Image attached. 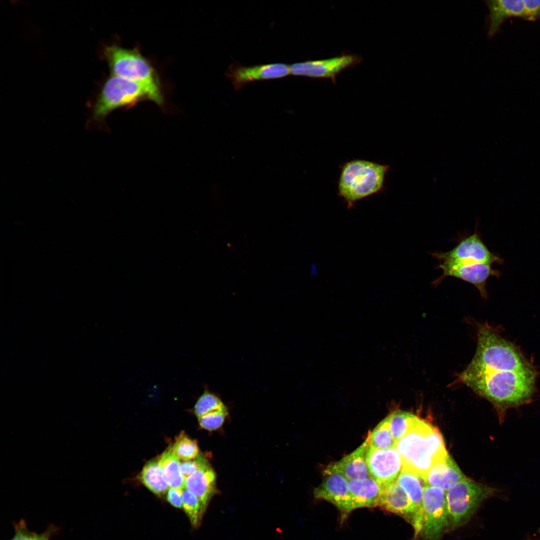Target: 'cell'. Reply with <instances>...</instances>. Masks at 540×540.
Wrapping results in <instances>:
<instances>
[{
    "label": "cell",
    "mask_w": 540,
    "mask_h": 540,
    "mask_svg": "<svg viewBox=\"0 0 540 540\" xmlns=\"http://www.w3.org/2000/svg\"><path fill=\"white\" fill-rule=\"evenodd\" d=\"M478 332L475 354L456 382L490 401L502 422L508 410L532 401L536 372L512 343L492 328L480 325Z\"/></svg>",
    "instance_id": "obj_1"
},
{
    "label": "cell",
    "mask_w": 540,
    "mask_h": 540,
    "mask_svg": "<svg viewBox=\"0 0 540 540\" xmlns=\"http://www.w3.org/2000/svg\"><path fill=\"white\" fill-rule=\"evenodd\" d=\"M395 448L402 458V468L422 478L436 462L448 454L439 430L418 418Z\"/></svg>",
    "instance_id": "obj_2"
},
{
    "label": "cell",
    "mask_w": 540,
    "mask_h": 540,
    "mask_svg": "<svg viewBox=\"0 0 540 540\" xmlns=\"http://www.w3.org/2000/svg\"><path fill=\"white\" fill-rule=\"evenodd\" d=\"M150 100L164 103L161 87L152 86L112 75L104 84L92 106L88 126H99L112 111Z\"/></svg>",
    "instance_id": "obj_3"
},
{
    "label": "cell",
    "mask_w": 540,
    "mask_h": 540,
    "mask_svg": "<svg viewBox=\"0 0 540 540\" xmlns=\"http://www.w3.org/2000/svg\"><path fill=\"white\" fill-rule=\"evenodd\" d=\"M390 167L376 162L356 159L341 167L338 192L348 208L360 200L384 190Z\"/></svg>",
    "instance_id": "obj_4"
},
{
    "label": "cell",
    "mask_w": 540,
    "mask_h": 540,
    "mask_svg": "<svg viewBox=\"0 0 540 540\" xmlns=\"http://www.w3.org/2000/svg\"><path fill=\"white\" fill-rule=\"evenodd\" d=\"M496 490L466 478L446 491L448 530L458 528L471 518L481 504Z\"/></svg>",
    "instance_id": "obj_5"
},
{
    "label": "cell",
    "mask_w": 540,
    "mask_h": 540,
    "mask_svg": "<svg viewBox=\"0 0 540 540\" xmlns=\"http://www.w3.org/2000/svg\"><path fill=\"white\" fill-rule=\"evenodd\" d=\"M102 53L112 75L160 87L154 68L136 48H128L112 44L105 46Z\"/></svg>",
    "instance_id": "obj_6"
},
{
    "label": "cell",
    "mask_w": 540,
    "mask_h": 540,
    "mask_svg": "<svg viewBox=\"0 0 540 540\" xmlns=\"http://www.w3.org/2000/svg\"><path fill=\"white\" fill-rule=\"evenodd\" d=\"M448 530L446 491L425 486L423 492V522L420 535L424 540H440Z\"/></svg>",
    "instance_id": "obj_7"
},
{
    "label": "cell",
    "mask_w": 540,
    "mask_h": 540,
    "mask_svg": "<svg viewBox=\"0 0 540 540\" xmlns=\"http://www.w3.org/2000/svg\"><path fill=\"white\" fill-rule=\"evenodd\" d=\"M491 265L470 260L440 261L436 268L442 269L443 273L432 282V285L436 286L446 276L456 278L474 285L480 296L487 300V280L490 276L499 278L502 275L500 271L493 269Z\"/></svg>",
    "instance_id": "obj_8"
},
{
    "label": "cell",
    "mask_w": 540,
    "mask_h": 540,
    "mask_svg": "<svg viewBox=\"0 0 540 540\" xmlns=\"http://www.w3.org/2000/svg\"><path fill=\"white\" fill-rule=\"evenodd\" d=\"M430 254L439 262L444 260H470L476 262L502 264L504 259L489 250L483 242L480 233L474 232L462 237L451 250L434 252Z\"/></svg>",
    "instance_id": "obj_9"
},
{
    "label": "cell",
    "mask_w": 540,
    "mask_h": 540,
    "mask_svg": "<svg viewBox=\"0 0 540 540\" xmlns=\"http://www.w3.org/2000/svg\"><path fill=\"white\" fill-rule=\"evenodd\" d=\"M360 57L353 54L342 56L324 60H307L290 66V74L312 78H330L335 81L343 70L360 63Z\"/></svg>",
    "instance_id": "obj_10"
},
{
    "label": "cell",
    "mask_w": 540,
    "mask_h": 540,
    "mask_svg": "<svg viewBox=\"0 0 540 540\" xmlns=\"http://www.w3.org/2000/svg\"><path fill=\"white\" fill-rule=\"evenodd\" d=\"M366 462L370 476L382 486L396 480L403 468L402 458L395 448L378 450L368 446Z\"/></svg>",
    "instance_id": "obj_11"
},
{
    "label": "cell",
    "mask_w": 540,
    "mask_h": 540,
    "mask_svg": "<svg viewBox=\"0 0 540 540\" xmlns=\"http://www.w3.org/2000/svg\"><path fill=\"white\" fill-rule=\"evenodd\" d=\"M225 74L234 89L238 90L250 82L283 78L290 72V66L284 63L251 66L234 64L228 67Z\"/></svg>",
    "instance_id": "obj_12"
},
{
    "label": "cell",
    "mask_w": 540,
    "mask_h": 540,
    "mask_svg": "<svg viewBox=\"0 0 540 540\" xmlns=\"http://www.w3.org/2000/svg\"><path fill=\"white\" fill-rule=\"evenodd\" d=\"M324 478L320 485L314 489V497L327 500L347 515L353 510L348 489V480L342 474L326 468Z\"/></svg>",
    "instance_id": "obj_13"
},
{
    "label": "cell",
    "mask_w": 540,
    "mask_h": 540,
    "mask_svg": "<svg viewBox=\"0 0 540 540\" xmlns=\"http://www.w3.org/2000/svg\"><path fill=\"white\" fill-rule=\"evenodd\" d=\"M398 484L408 494L412 505L414 522V539L420 534L423 522V492L425 484L423 478L414 472L402 468L396 479Z\"/></svg>",
    "instance_id": "obj_14"
},
{
    "label": "cell",
    "mask_w": 540,
    "mask_h": 540,
    "mask_svg": "<svg viewBox=\"0 0 540 540\" xmlns=\"http://www.w3.org/2000/svg\"><path fill=\"white\" fill-rule=\"evenodd\" d=\"M379 506L399 516L412 526L414 514L409 498L396 480L382 486Z\"/></svg>",
    "instance_id": "obj_15"
},
{
    "label": "cell",
    "mask_w": 540,
    "mask_h": 540,
    "mask_svg": "<svg viewBox=\"0 0 540 540\" xmlns=\"http://www.w3.org/2000/svg\"><path fill=\"white\" fill-rule=\"evenodd\" d=\"M368 438L354 452L326 468L343 475L348 480H360L370 476L366 462V453Z\"/></svg>",
    "instance_id": "obj_16"
},
{
    "label": "cell",
    "mask_w": 540,
    "mask_h": 540,
    "mask_svg": "<svg viewBox=\"0 0 540 540\" xmlns=\"http://www.w3.org/2000/svg\"><path fill=\"white\" fill-rule=\"evenodd\" d=\"M466 477L448 454L436 462L423 480L426 486L440 488L446 491Z\"/></svg>",
    "instance_id": "obj_17"
},
{
    "label": "cell",
    "mask_w": 540,
    "mask_h": 540,
    "mask_svg": "<svg viewBox=\"0 0 540 540\" xmlns=\"http://www.w3.org/2000/svg\"><path fill=\"white\" fill-rule=\"evenodd\" d=\"M186 488L197 496L206 510L216 493V473L208 462L186 478Z\"/></svg>",
    "instance_id": "obj_18"
},
{
    "label": "cell",
    "mask_w": 540,
    "mask_h": 540,
    "mask_svg": "<svg viewBox=\"0 0 540 540\" xmlns=\"http://www.w3.org/2000/svg\"><path fill=\"white\" fill-rule=\"evenodd\" d=\"M348 486L353 510L379 506L382 486L370 476L348 480Z\"/></svg>",
    "instance_id": "obj_19"
},
{
    "label": "cell",
    "mask_w": 540,
    "mask_h": 540,
    "mask_svg": "<svg viewBox=\"0 0 540 540\" xmlns=\"http://www.w3.org/2000/svg\"><path fill=\"white\" fill-rule=\"evenodd\" d=\"M486 4L489 10V36L496 34L506 18L510 16L524 18V0H486Z\"/></svg>",
    "instance_id": "obj_20"
},
{
    "label": "cell",
    "mask_w": 540,
    "mask_h": 540,
    "mask_svg": "<svg viewBox=\"0 0 540 540\" xmlns=\"http://www.w3.org/2000/svg\"><path fill=\"white\" fill-rule=\"evenodd\" d=\"M140 480L147 488L159 497L166 494L170 488L164 478L158 459L150 460L144 465L140 474Z\"/></svg>",
    "instance_id": "obj_21"
},
{
    "label": "cell",
    "mask_w": 540,
    "mask_h": 540,
    "mask_svg": "<svg viewBox=\"0 0 540 540\" xmlns=\"http://www.w3.org/2000/svg\"><path fill=\"white\" fill-rule=\"evenodd\" d=\"M159 462L170 488L182 490L186 488V478L182 474L180 460L170 446L160 456Z\"/></svg>",
    "instance_id": "obj_22"
},
{
    "label": "cell",
    "mask_w": 540,
    "mask_h": 540,
    "mask_svg": "<svg viewBox=\"0 0 540 540\" xmlns=\"http://www.w3.org/2000/svg\"><path fill=\"white\" fill-rule=\"evenodd\" d=\"M367 438L368 446L378 450L395 448L396 443L390 430L387 417L369 433Z\"/></svg>",
    "instance_id": "obj_23"
},
{
    "label": "cell",
    "mask_w": 540,
    "mask_h": 540,
    "mask_svg": "<svg viewBox=\"0 0 540 540\" xmlns=\"http://www.w3.org/2000/svg\"><path fill=\"white\" fill-rule=\"evenodd\" d=\"M387 418L390 430L396 442L409 432L418 418L410 412L401 410L393 412Z\"/></svg>",
    "instance_id": "obj_24"
},
{
    "label": "cell",
    "mask_w": 540,
    "mask_h": 540,
    "mask_svg": "<svg viewBox=\"0 0 540 540\" xmlns=\"http://www.w3.org/2000/svg\"><path fill=\"white\" fill-rule=\"evenodd\" d=\"M182 508L194 528H198L206 512L197 496L185 488L182 490Z\"/></svg>",
    "instance_id": "obj_25"
},
{
    "label": "cell",
    "mask_w": 540,
    "mask_h": 540,
    "mask_svg": "<svg viewBox=\"0 0 540 540\" xmlns=\"http://www.w3.org/2000/svg\"><path fill=\"white\" fill-rule=\"evenodd\" d=\"M171 446L178 459L184 461L194 459L199 455V448L196 442L190 439L184 432L176 438Z\"/></svg>",
    "instance_id": "obj_26"
},
{
    "label": "cell",
    "mask_w": 540,
    "mask_h": 540,
    "mask_svg": "<svg viewBox=\"0 0 540 540\" xmlns=\"http://www.w3.org/2000/svg\"><path fill=\"white\" fill-rule=\"evenodd\" d=\"M14 535L12 540H50V537L58 530V528L53 524L41 534L30 531L24 520H21L14 524Z\"/></svg>",
    "instance_id": "obj_27"
},
{
    "label": "cell",
    "mask_w": 540,
    "mask_h": 540,
    "mask_svg": "<svg viewBox=\"0 0 540 540\" xmlns=\"http://www.w3.org/2000/svg\"><path fill=\"white\" fill-rule=\"evenodd\" d=\"M225 408L226 406L218 396L208 390H205L197 400L194 410L198 418L208 412Z\"/></svg>",
    "instance_id": "obj_28"
},
{
    "label": "cell",
    "mask_w": 540,
    "mask_h": 540,
    "mask_svg": "<svg viewBox=\"0 0 540 540\" xmlns=\"http://www.w3.org/2000/svg\"><path fill=\"white\" fill-rule=\"evenodd\" d=\"M228 414L227 408L208 412L200 418V426L204 429L212 431L220 428Z\"/></svg>",
    "instance_id": "obj_29"
},
{
    "label": "cell",
    "mask_w": 540,
    "mask_h": 540,
    "mask_svg": "<svg viewBox=\"0 0 540 540\" xmlns=\"http://www.w3.org/2000/svg\"><path fill=\"white\" fill-rule=\"evenodd\" d=\"M208 462V460L204 456L198 455L194 459L182 462L180 464L181 472L186 478Z\"/></svg>",
    "instance_id": "obj_30"
},
{
    "label": "cell",
    "mask_w": 540,
    "mask_h": 540,
    "mask_svg": "<svg viewBox=\"0 0 540 540\" xmlns=\"http://www.w3.org/2000/svg\"><path fill=\"white\" fill-rule=\"evenodd\" d=\"M524 19L528 20H540V0H524Z\"/></svg>",
    "instance_id": "obj_31"
},
{
    "label": "cell",
    "mask_w": 540,
    "mask_h": 540,
    "mask_svg": "<svg viewBox=\"0 0 540 540\" xmlns=\"http://www.w3.org/2000/svg\"><path fill=\"white\" fill-rule=\"evenodd\" d=\"M166 498L168 502L174 508H182V490L170 488L166 494Z\"/></svg>",
    "instance_id": "obj_32"
}]
</instances>
